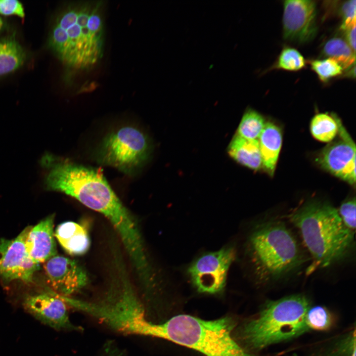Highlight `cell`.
<instances>
[{"instance_id":"1","label":"cell","mask_w":356,"mask_h":356,"mask_svg":"<svg viewBox=\"0 0 356 356\" xmlns=\"http://www.w3.org/2000/svg\"><path fill=\"white\" fill-rule=\"evenodd\" d=\"M41 164L46 189L70 196L104 215L119 234L129 256L143 252L144 245L134 220L100 169L49 153L43 157Z\"/></svg>"},{"instance_id":"2","label":"cell","mask_w":356,"mask_h":356,"mask_svg":"<svg viewBox=\"0 0 356 356\" xmlns=\"http://www.w3.org/2000/svg\"><path fill=\"white\" fill-rule=\"evenodd\" d=\"M102 0L66 4L57 14L48 37V47L66 67L88 70L102 58L105 27Z\"/></svg>"},{"instance_id":"3","label":"cell","mask_w":356,"mask_h":356,"mask_svg":"<svg viewBox=\"0 0 356 356\" xmlns=\"http://www.w3.org/2000/svg\"><path fill=\"white\" fill-rule=\"evenodd\" d=\"M312 258V267L324 268L343 259L354 245V232L338 210L327 202H307L288 216Z\"/></svg>"},{"instance_id":"4","label":"cell","mask_w":356,"mask_h":356,"mask_svg":"<svg viewBox=\"0 0 356 356\" xmlns=\"http://www.w3.org/2000/svg\"><path fill=\"white\" fill-rule=\"evenodd\" d=\"M311 307L303 294L267 301L256 316L238 328V339L246 350L259 351L296 338L310 331L306 315Z\"/></svg>"},{"instance_id":"5","label":"cell","mask_w":356,"mask_h":356,"mask_svg":"<svg viewBox=\"0 0 356 356\" xmlns=\"http://www.w3.org/2000/svg\"><path fill=\"white\" fill-rule=\"evenodd\" d=\"M246 245L253 272L261 282L278 281L305 261L296 238L280 221L269 220L256 225L250 232Z\"/></svg>"},{"instance_id":"6","label":"cell","mask_w":356,"mask_h":356,"mask_svg":"<svg viewBox=\"0 0 356 356\" xmlns=\"http://www.w3.org/2000/svg\"><path fill=\"white\" fill-rule=\"evenodd\" d=\"M234 326L233 321L229 317L205 320L180 314L163 323L150 321L145 336L165 339L206 356H255L233 339Z\"/></svg>"},{"instance_id":"7","label":"cell","mask_w":356,"mask_h":356,"mask_svg":"<svg viewBox=\"0 0 356 356\" xmlns=\"http://www.w3.org/2000/svg\"><path fill=\"white\" fill-rule=\"evenodd\" d=\"M151 151L149 138L143 132L134 126H124L105 136L99 145L97 156L102 164L131 175L145 163Z\"/></svg>"},{"instance_id":"8","label":"cell","mask_w":356,"mask_h":356,"mask_svg":"<svg viewBox=\"0 0 356 356\" xmlns=\"http://www.w3.org/2000/svg\"><path fill=\"white\" fill-rule=\"evenodd\" d=\"M235 258V249L229 245L204 253L187 266L186 275L199 293H221L225 289L228 271Z\"/></svg>"},{"instance_id":"9","label":"cell","mask_w":356,"mask_h":356,"mask_svg":"<svg viewBox=\"0 0 356 356\" xmlns=\"http://www.w3.org/2000/svg\"><path fill=\"white\" fill-rule=\"evenodd\" d=\"M32 226L25 227L15 238H0V278L6 282L20 280L32 281L40 265L35 263L27 253L25 241Z\"/></svg>"},{"instance_id":"10","label":"cell","mask_w":356,"mask_h":356,"mask_svg":"<svg viewBox=\"0 0 356 356\" xmlns=\"http://www.w3.org/2000/svg\"><path fill=\"white\" fill-rule=\"evenodd\" d=\"M282 33L285 40L303 44L316 35V2L311 0L283 1Z\"/></svg>"},{"instance_id":"11","label":"cell","mask_w":356,"mask_h":356,"mask_svg":"<svg viewBox=\"0 0 356 356\" xmlns=\"http://www.w3.org/2000/svg\"><path fill=\"white\" fill-rule=\"evenodd\" d=\"M339 137L321 151L318 162L332 175L351 184L356 182V145L338 118Z\"/></svg>"},{"instance_id":"12","label":"cell","mask_w":356,"mask_h":356,"mask_svg":"<svg viewBox=\"0 0 356 356\" xmlns=\"http://www.w3.org/2000/svg\"><path fill=\"white\" fill-rule=\"evenodd\" d=\"M43 268L48 285L60 296L69 297L87 284L86 272L70 258L56 255L43 263Z\"/></svg>"},{"instance_id":"13","label":"cell","mask_w":356,"mask_h":356,"mask_svg":"<svg viewBox=\"0 0 356 356\" xmlns=\"http://www.w3.org/2000/svg\"><path fill=\"white\" fill-rule=\"evenodd\" d=\"M23 306L29 313L44 324L56 329L80 330L69 317L67 304L58 295L41 293L26 296Z\"/></svg>"},{"instance_id":"14","label":"cell","mask_w":356,"mask_h":356,"mask_svg":"<svg viewBox=\"0 0 356 356\" xmlns=\"http://www.w3.org/2000/svg\"><path fill=\"white\" fill-rule=\"evenodd\" d=\"M54 215H51L32 226L25 241L27 253L40 265L57 255L54 227Z\"/></svg>"},{"instance_id":"15","label":"cell","mask_w":356,"mask_h":356,"mask_svg":"<svg viewBox=\"0 0 356 356\" xmlns=\"http://www.w3.org/2000/svg\"><path fill=\"white\" fill-rule=\"evenodd\" d=\"M55 237L69 254L73 256L85 254L90 246V239L87 229L77 222L68 221L58 225Z\"/></svg>"},{"instance_id":"16","label":"cell","mask_w":356,"mask_h":356,"mask_svg":"<svg viewBox=\"0 0 356 356\" xmlns=\"http://www.w3.org/2000/svg\"><path fill=\"white\" fill-rule=\"evenodd\" d=\"M258 141L262 167L270 176H272L282 145V135L280 128L273 123H266Z\"/></svg>"},{"instance_id":"17","label":"cell","mask_w":356,"mask_h":356,"mask_svg":"<svg viewBox=\"0 0 356 356\" xmlns=\"http://www.w3.org/2000/svg\"><path fill=\"white\" fill-rule=\"evenodd\" d=\"M230 157L239 164L258 171L262 168V159L258 140H248L236 134L228 147Z\"/></svg>"},{"instance_id":"18","label":"cell","mask_w":356,"mask_h":356,"mask_svg":"<svg viewBox=\"0 0 356 356\" xmlns=\"http://www.w3.org/2000/svg\"><path fill=\"white\" fill-rule=\"evenodd\" d=\"M25 58L24 49L14 37L0 40V76L17 70Z\"/></svg>"},{"instance_id":"19","label":"cell","mask_w":356,"mask_h":356,"mask_svg":"<svg viewBox=\"0 0 356 356\" xmlns=\"http://www.w3.org/2000/svg\"><path fill=\"white\" fill-rule=\"evenodd\" d=\"M322 52L327 58L338 62L343 69H349L355 65V52L345 39L334 37L325 42Z\"/></svg>"},{"instance_id":"20","label":"cell","mask_w":356,"mask_h":356,"mask_svg":"<svg viewBox=\"0 0 356 356\" xmlns=\"http://www.w3.org/2000/svg\"><path fill=\"white\" fill-rule=\"evenodd\" d=\"M338 118L334 115L319 113L312 119L310 130L317 140L325 142H331L338 133Z\"/></svg>"},{"instance_id":"21","label":"cell","mask_w":356,"mask_h":356,"mask_svg":"<svg viewBox=\"0 0 356 356\" xmlns=\"http://www.w3.org/2000/svg\"><path fill=\"white\" fill-rule=\"evenodd\" d=\"M266 123L257 111L248 108L243 114L239 125L237 135L248 140H258Z\"/></svg>"},{"instance_id":"22","label":"cell","mask_w":356,"mask_h":356,"mask_svg":"<svg viewBox=\"0 0 356 356\" xmlns=\"http://www.w3.org/2000/svg\"><path fill=\"white\" fill-rule=\"evenodd\" d=\"M335 317L326 308L316 306L310 307L306 315V323L309 330L326 331L335 324Z\"/></svg>"},{"instance_id":"23","label":"cell","mask_w":356,"mask_h":356,"mask_svg":"<svg viewBox=\"0 0 356 356\" xmlns=\"http://www.w3.org/2000/svg\"><path fill=\"white\" fill-rule=\"evenodd\" d=\"M306 60L296 49L284 47L281 51L274 67L290 71H299L306 66Z\"/></svg>"},{"instance_id":"24","label":"cell","mask_w":356,"mask_h":356,"mask_svg":"<svg viewBox=\"0 0 356 356\" xmlns=\"http://www.w3.org/2000/svg\"><path fill=\"white\" fill-rule=\"evenodd\" d=\"M310 65L312 70L323 83H327L331 79L341 75L344 70L338 62L330 58L312 60L310 62Z\"/></svg>"},{"instance_id":"25","label":"cell","mask_w":356,"mask_h":356,"mask_svg":"<svg viewBox=\"0 0 356 356\" xmlns=\"http://www.w3.org/2000/svg\"><path fill=\"white\" fill-rule=\"evenodd\" d=\"M356 198L354 197L343 202L338 210L345 225L353 232L356 229Z\"/></svg>"},{"instance_id":"26","label":"cell","mask_w":356,"mask_h":356,"mask_svg":"<svg viewBox=\"0 0 356 356\" xmlns=\"http://www.w3.org/2000/svg\"><path fill=\"white\" fill-rule=\"evenodd\" d=\"M339 13L342 22L340 29L343 31L356 25V0L344 1L340 4Z\"/></svg>"},{"instance_id":"27","label":"cell","mask_w":356,"mask_h":356,"mask_svg":"<svg viewBox=\"0 0 356 356\" xmlns=\"http://www.w3.org/2000/svg\"><path fill=\"white\" fill-rule=\"evenodd\" d=\"M0 14L3 15H17L23 18L25 16L22 3L16 0H0Z\"/></svg>"},{"instance_id":"28","label":"cell","mask_w":356,"mask_h":356,"mask_svg":"<svg viewBox=\"0 0 356 356\" xmlns=\"http://www.w3.org/2000/svg\"><path fill=\"white\" fill-rule=\"evenodd\" d=\"M345 35V40L352 49L356 51V25L344 31Z\"/></svg>"},{"instance_id":"29","label":"cell","mask_w":356,"mask_h":356,"mask_svg":"<svg viewBox=\"0 0 356 356\" xmlns=\"http://www.w3.org/2000/svg\"><path fill=\"white\" fill-rule=\"evenodd\" d=\"M3 21L1 19V18L0 17V30L1 29L2 26H3Z\"/></svg>"},{"instance_id":"30","label":"cell","mask_w":356,"mask_h":356,"mask_svg":"<svg viewBox=\"0 0 356 356\" xmlns=\"http://www.w3.org/2000/svg\"><path fill=\"white\" fill-rule=\"evenodd\" d=\"M352 356H356V353H354Z\"/></svg>"}]
</instances>
